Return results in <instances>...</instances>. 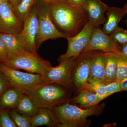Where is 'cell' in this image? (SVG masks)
<instances>
[{"label": "cell", "mask_w": 127, "mask_h": 127, "mask_svg": "<svg viewBox=\"0 0 127 127\" xmlns=\"http://www.w3.org/2000/svg\"><path fill=\"white\" fill-rule=\"evenodd\" d=\"M50 8L57 29L67 37L79 33L89 21L83 7L71 4L65 0H53L50 2Z\"/></svg>", "instance_id": "obj_1"}, {"label": "cell", "mask_w": 127, "mask_h": 127, "mask_svg": "<svg viewBox=\"0 0 127 127\" xmlns=\"http://www.w3.org/2000/svg\"><path fill=\"white\" fill-rule=\"evenodd\" d=\"M64 88L58 84H40L23 92L40 109H51L70 101V94Z\"/></svg>", "instance_id": "obj_2"}, {"label": "cell", "mask_w": 127, "mask_h": 127, "mask_svg": "<svg viewBox=\"0 0 127 127\" xmlns=\"http://www.w3.org/2000/svg\"><path fill=\"white\" fill-rule=\"evenodd\" d=\"M102 106L97 105L84 109L68 102L55 107L51 110L54 114L57 127H83L87 125L88 117L99 114L102 112Z\"/></svg>", "instance_id": "obj_3"}, {"label": "cell", "mask_w": 127, "mask_h": 127, "mask_svg": "<svg viewBox=\"0 0 127 127\" xmlns=\"http://www.w3.org/2000/svg\"><path fill=\"white\" fill-rule=\"evenodd\" d=\"M35 6L38 18V32L36 39L37 49L43 42L49 39H66L67 36L59 31L53 22L50 13V2L38 0Z\"/></svg>", "instance_id": "obj_4"}, {"label": "cell", "mask_w": 127, "mask_h": 127, "mask_svg": "<svg viewBox=\"0 0 127 127\" xmlns=\"http://www.w3.org/2000/svg\"><path fill=\"white\" fill-rule=\"evenodd\" d=\"M3 63L13 68L40 75L52 66L50 62L41 57L37 53L30 52L24 49L6 59Z\"/></svg>", "instance_id": "obj_5"}, {"label": "cell", "mask_w": 127, "mask_h": 127, "mask_svg": "<svg viewBox=\"0 0 127 127\" xmlns=\"http://www.w3.org/2000/svg\"><path fill=\"white\" fill-rule=\"evenodd\" d=\"M78 57L66 59L56 66L50 67L41 75V84H58L67 89H72L74 87L72 81V71Z\"/></svg>", "instance_id": "obj_6"}, {"label": "cell", "mask_w": 127, "mask_h": 127, "mask_svg": "<svg viewBox=\"0 0 127 127\" xmlns=\"http://www.w3.org/2000/svg\"><path fill=\"white\" fill-rule=\"evenodd\" d=\"M0 72L7 78L12 86L26 90L41 84V75L21 72L0 63Z\"/></svg>", "instance_id": "obj_7"}, {"label": "cell", "mask_w": 127, "mask_h": 127, "mask_svg": "<svg viewBox=\"0 0 127 127\" xmlns=\"http://www.w3.org/2000/svg\"><path fill=\"white\" fill-rule=\"evenodd\" d=\"M94 27L89 21L79 33L67 38L68 48L66 53L59 57L60 63L72 57L79 56L88 45Z\"/></svg>", "instance_id": "obj_8"}, {"label": "cell", "mask_w": 127, "mask_h": 127, "mask_svg": "<svg viewBox=\"0 0 127 127\" xmlns=\"http://www.w3.org/2000/svg\"><path fill=\"white\" fill-rule=\"evenodd\" d=\"M38 30V15L35 5L24 22L23 29L20 33L26 51L37 53L36 39Z\"/></svg>", "instance_id": "obj_9"}, {"label": "cell", "mask_w": 127, "mask_h": 127, "mask_svg": "<svg viewBox=\"0 0 127 127\" xmlns=\"http://www.w3.org/2000/svg\"><path fill=\"white\" fill-rule=\"evenodd\" d=\"M100 50L103 52L118 53L121 48L115 43L110 35L106 34L99 27H95L86 47L82 53Z\"/></svg>", "instance_id": "obj_10"}, {"label": "cell", "mask_w": 127, "mask_h": 127, "mask_svg": "<svg viewBox=\"0 0 127 127\" xmlns=\"http://www.w3.org/2000/svg\"><path fill=\"white\" fill-rule=\"evenodd\" d=\"M93 52L82 53L76 60L72 71V81L78 91L88 83Z\"/></svg>", "instance_id": "obj_11"}, {"label": "cell", "mask_w": 127, "mask_h": 127, "mask_svg": "<svg viewBox=\"0 0 127 127\" xmlns=\"http://www.w3.org/2000/svg\"><path fill=\"white\" fill-rule=\"evenodd\" d=\"M23 25L24 22L17 17L13 6L8 1H5L0 5V32L20 33Z\"/></svg>", "instance_id": "obj_12"}, {"label": "cell", "mask_w": 127, "mask_h": 127, "mask_svg": "<svg viewBox=\"0 0 127 127\" xmlns=\"http://www.w3.org/2000/svg\"><path fill=\"white\" fill-rule=\"evenodd\" d=\"M82 7L88 14L89 21L94 27H99L106 22L104 14L109 6L100 0H86Z\"/></svg>", "instance_id": "obj_13"}, {"label": "cell", "mask_w": 127, "mask_h": 127, "mask_svg": "<svg viewBox=\"0 0 127 127\" xmlns=\"http://www.w3.org/2000/svg\"><path fill=\"white\" fill-rule=\"evenodd\" d=\"M106 75L105 53L93 52L88 83L98 81L104 84Z\"/></svg>", "instance_id": "obj_14"}, {"label": "cell", "mask_w": 127, "mask_h": 127, "mask_svg": "<svg viewBox=\"0 0 127 127\" xmlns=\"http://www.w3.org/2000/svg\"><path fill=\"white\" fill-rule=\"evenodd\" d=\"M127 14V11L123 7H109L106 14V21L103 24V31L106 34L111 35L119 28V23Z\"/></svg>", "instance_id": "obj_15"}, {"label": "cell", "mask_w": 127, "mask_h": 127, "mask_svg": "<svg viewBox=\"0 0 127 127\" xmlns=\"http://www.w3.org/2000/svg\"><path fill=\"white\" fill-rule=\"evenodd\" d=\"M23 93L21 89L13 86L10 87L0 97V108L14 110Z\"/></svg>", "instance_id": "obj_16"}, {"label": "cell", "mask_w": 127, "mask_h": 127, "mask_svg": "<svg viewBox=\"0 0 127 127\" xmlns=\"http://www.w3.org/2000/svg\"><path fill=\"white\" fill-rule=\"evenodd\" d=\"M0 38L4 42L7 48V59L11 58L21 50L24 49V45L20 33L0 32Z\"/></svg>", "instance_id": "obj_17"}, {"label": "cell", "mask_w": 127, "mask_h": 127, "mask_svg": "<svg viewBox=\"0 0 127 127\" xmlns=\"http://www.w3.org/2000/svg\"><path fill=\"white\" fill-rule=\"evenodd\" d=\"M32 127L45 126L57 127L54 114L51 109L41 108L35 116L31 118Z\"/></svg>", "instance_id": "obj_18"}, {"label": "cell", "mask_w": 127, "mask_h": 127, "mask_svg": "<svg viewBox=\"0 0 127 127\" xmlns=\"http://www.w3.org/2000/svg\"><path fill=\"white\" fill-rule=\"evenodd\" d=\"M77 96L71 100L72 102L80 104L85 108H91L97 106L103 99L96 94L87 90L79 91Z\"/></svg>", "instance_id": "obj_19"}, {"label": "cell", "mask_w": 127, "mask_h": 127, "mask_svg": "<svg viewBox=\"0 0 127 127\" xmlns=\"http://www.w3.org/2000/svg\"><path fill=\"white\" fill-rule=\"evenodd\" d=\"M106 75L104 84H107L117 80V69L118 55L116 53H105Z\"/></svg>", "instance_id": "obj_20"}, {"label": "cell", "mask_w": 127, "mask_h": 127, "mask_svg": "<svg viewBox=\"0 0 127 127\" xmlns=\"http://www.w3.org/2000/svg\"><path fill=\"white\" fill-rule=\"evenodd\" d=\"M40 109L27 95L23 93L14 110L18 113L32 118Z\"/></svg>", "instance_id": "obj_21"}, {"label": "cell", "mask_w": 127, "mask_h": 127, "mask_svg": "<svg viewBox=\"0 0 127 127\" xmlns=\"http://www.w3.org/2000/svg\"><path fill=\"white\" fill-rule=\"evenodd\" d=\"M38 0H22L15 7L13 8L17 17L24 22L30 13L32 7L36 4Z\"/></svg>", "instance_id": "obj_22"}, {"label": "cell", "mask_w": 127, "mask_h": 127, "mask_svg": "<svg viewBox=\"0 0 127 127\" xmlns=\"http://www.w3.org/2000/svg\"><path fill=\"white\" fill-rule=\"evenodd\" d=\"M87 90L94 93L104 99L106 94V84L98 81L87 83L79 91Z\"/></svg>", "instance_id": "obj_23"}, {"label": "cell", "mask_w": 127, "mask_h": 127, "mask_svg": "<svg viewBox=\"0 0 127 127\" xmlns=\"http://www.w3.org/2000/svg\"><path fill=\"white\" fill-rule=\"evenodd\" d=\"M118 55L117 69V80L121 81L127 77V56L121 51Z\"/></svg>", "instance_id": "obj_24"}, {"label": "cell", "mask_w": 127, "mask_h": 127, "mask_svg": "<svg viewBox=\"0 0 127 127\" xmlns=\"http://www.w3.org/2000/svg\"><path fill=\"white\" fill-rule=\"evenodd\" d=\"M9 114L17 127H32L31 118L18 113L13 109L10 110Z\"/></svg>", "instance_id": "obj_25"}, {"label": "cell", "mask_w": 127, "mask_h": 127, "mask_svg": "<svg viewBox=\"0 0 127 127\" xmlns=\"http://www.w3.org/2000/svg\"><path fill=\"white\" fill-rule=\"evenodd\" d=\"M113 41L120 48L127 43V31L119 27L110 35Z\"/></svg>", "instance_id": "obj_26"}, {"label": "cell", "mask_w": 127, "mask_h": 127, "mask_svg": "<svg viewBox=\"0 0 127 127\" xmlns=\"http://www.w3.org/2000/svg\"><path fill=\"white\" fill-rule=\"evenodd\" d=\"M10 110L0 108V127H16L11 118Z\"/></svg>", "instance_id": "obj_27"}, {"label": "cell", "mask_w": 127, "mask_h": 127, "mask_svg": "<svg viewBox=\"0 0 127 127\" xmlns=\"http://www.w3.org/2000/svg\"><path fill=\"white\" fill-rule=\"evenodd\" d=\"M120 82L116 80L106 84V98L114 94L121 92Z\"/></svg>", "instance_id": "obj_28"}, {"label": "cell", "mask_w": 127, "mask_h": 127, "mask_svg": "<svg viewBox=\"0 0 127 127\" xmlns=\"http://www.w3.org/2000/svg\"><path fill=\"white\" fill-rule=\"evenodd\" d=\"M12 86L6 77L0 72V97L6 89Z\"/></svg>", "instance_id": "obj_29"}, {"label": "cell", "mask_w": 127, "mask_h": 127, "mask_svg": "<svg viewBox=\"0 0 127 127\" xmlns=\"http://www.w3.org/2000/svg\"><path fill=\"white\" fill-rule=\"evenodd\" d=\"M7 50L6 46L0 38V63H4L7 58Z\"/></svg>", "instance_id": "obj_30"}, {"label": "cell", "mask_w": 127, "mask_h": 127, "mask_svg": "<svg viewBox=\"0 0 127 127\" xmlns=\"http://www.w3.org/2000/svg\"><path fill=\"white\" fill-rule=\"evenodd\" d=\"M66 1L71 4L82 7L86 0H66Z\"/></svg>", "instance_id": "obj_31"}, {"label": "cell", "mask_w": 127, "mask_h": 127, "mask_svg": "<svg viewBox=\"0 0 127 127\" xmlns=\"http://www.w3.org/2000/svg\"><path fill=\"white\" fill-rule=\"evenodd\" d=\"M120 87L121 92H127V77L120 81Z\"/></svg>", "instance_id": "obj_32"}, {"label": "cell", "mask_w": 127, "mask_h": 127, "mask_svg": "<svg viewBox=\"0 0 127 127\" xmlns=\"http://www.w3.org/2000/svg\"><path fill=\"white\" fill-rule=\"evenodd\" d=\"M13 6V8L16 7L21 1L22 0H7Z\"/></svg>", "instance_id": "obj_33"}, {"label": "cell", "mask_w": 127, "mask_h": 127, "mask_svg": "<svg viewBox=\"0 0 127 127\" xmlns=\"http://www.w3.org/2000/svg\"><path fill=\"white\" fill-rule=\"evenodd\" d=\"M121 52L123 54L127 56V43L121 47Z\"/></svg>", "instance_id": "obj_34"}, {"label": "cell", "mask_w": 127, "mask_h": 127, "mask_svg": "<svg viewBox=\"0 0 127 127\" xmlns=\"http://www.w3.org/2000/svg\"><path fill=\"white\" fill-rule=\"evenodd\" d=\"M123 8L126 10V11H127V3H126V4L123 6ZM125 23L126 24H127V19L125 21Z\"/></svg>", "instance_id": "obj_35"}, {"label": "cell", "mask_w": 127, "mask_h": 127, "mask_svg": "<svg viewBox=\"0 0 127 127\" xmlns=\"http://www.w3.org/2000/svg\"><path fill=\"white\" fill-rule=\"evenodd\" d=\"M6 0H0V5L1 4L2 2H4Z\"/></svg>", "instance_id": "obj_36"}, {"label": "cell", "mask_w": 127, "mask_h": 127, "mask_svg": "<svg viewBox=\"0 0 127 127\" xmlns=\"http://www.w3.org/2000/svg\"><path fill=\"white\" fill-rule=\"evenodd\" d=\"M43 0L44 1H47V2H50L53 0Z\"/></svg>", "instance_id": "obj_37"}, {"label": "cell", "mask_w": 127, "mask_h": 127, "mask_svg": "<svg viewBox=\"0 0 127 127\" xmlns=\"http://www.w3.org/2000/svg\"></svg>", "instance_id": "obj_38"}]
</instances>
